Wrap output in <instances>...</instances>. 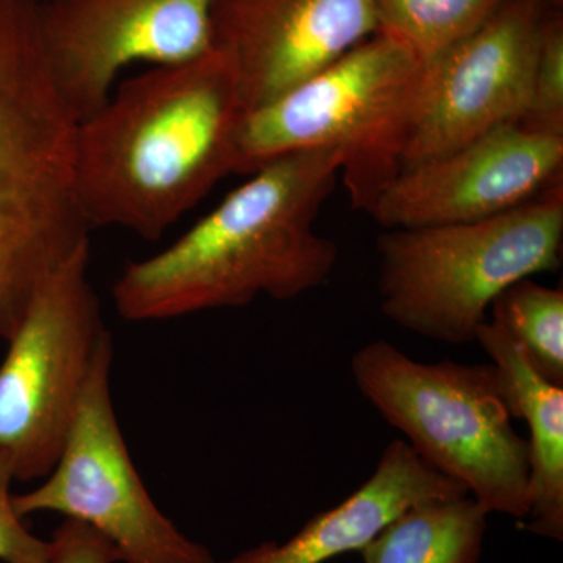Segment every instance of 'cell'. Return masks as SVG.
Instances as JSON below:
<instances>
[{"label": "cell", "instance_id": "cell-1", "mask_svg": "<svg viewBox=\"0 0 563 563\" xmlns=\"http://www.w3.org/2000/svg\"><path fill=\"white\" fill-rule=\"evenodd\" d=\"M244 113L235 74L213 49L114 88L74 135V180L88 225L162 239L233 174Z\"/></svg>", "mask_w": 563, "mask_h": 563}, {"label": "cell", "instance_id": "cell-2", "mask_svg": "<svg viewBox=\"0 0 563 563\" xmlns=\"http://www.w3.org/2000/svg\"><path fill=\"white\" fill-rule=\"evenodd\" d=\"M340 163L336 152L303 151L263 165L176 242L124 266L111 290L118 313L165 321L261 296L291 301L320 288L339 247L314 221Z\"/></svg>", "mask_w": 563, "mask_h": 563}, {"label": "cell", "instance_id": "cell-3", "mask_svg": "<svg viewBox=\"0 0 563 563\" xmlns=\"http://www.w3.org/2000/svg\"><path fill=\"white\" fill-rule=\"evenodd\" d=\"M38 0H0V340L91 228L74 180L77 121L41 49Z\"/></svg>", "mask_w": 563, "mask_h": 563}, {"label": "cell", "instance_id": "cell-4", "mask_svg": "<svg viewBox=\"0 0 563 563\" xmlns=\"http://www.w3.org/2000/svg\"><path fill=\"white\" fill-rule=\"evenodd\" d=\"M428 68L409 44L374 32L295 90L244 113L233 174L251 176L295 152H336L352 209L372 213L402 173Z\"/></svg>", "mask_w": 563, "mask_h": 563}, {"label": "cell", "instance_id": "cell-5", "mask_svg": "<svg viewBox=\"0 0 563 563\" xmlns=\"http://www.w3.org/2000/svg\"><path fill=\"white\" fill-rule=\"evenodd\" d=\"M562 242V181L488 220L385 231L376 244L380 309L422 339L472 343L503 291L561 266Z\"/></svg>", "mask_w": 563, "mask_h": 563}, {"label": "cell", "instance_id": "cell-6", "mask_svg": "<svg viewBox=\"0 0 563 563\" xmlns=\"http://www.w3.org/2000/svg\"><path fill=\"white\" fill-rule=\"evenodd\" d=\"M355 387L404 442L488 514L523 521L529 448L492 363L418 362L376 340L351 358Z\"/></svg>", "mask_w": 563, "mask_h": 563}, {"label": "cell", "instance_id": "cell-7", "mask_svg": "<svg viewBox=\"0 0 563 563\" xmlns=\"http://www.w3.org/2000/svg\"><path fill=\"white\" fill-rule=\"evenodd\" d=\"M90 251L84 244L44 282L0 363V451L20 483L54 468L110 335L88 277Z\"/></svg>", "mask_w": 563, "mask_h": 563}, {"label": "cell", "instance_id": "cell-8", "mask_svg": "<svg viewBox=\"0 0 563 563\" xmlns=\"http://www.w3.org/2000/svg\"><path fill=\"white\" fill-rule=\"evenodd\" d=\"M111 333L103 340L60 457L38 487L13 495L21 518L52 512L101 533L121 563H217L158 509L129 453L111 401Z\"/></svg>", "mask_w": 563, "mask_h": 563}, {"label": "cell", "instance_id": "cell-9", "mask_svg": "<svg viewBox=\"0 0 563 563\" xmlns=\"http://www.w3.org/2000/svg\"><path fill=\"white\" fill-rule=\"evenodd\" d=\"M213 0H38L41 49L77 122L102 109L133 63L179 65L211 51Z\"/></svg>", "mask_w": 563, "mask_h": 563}, {"label": "cell", "instance_id": "cell-10", "mask_svg": "<svg viewBox=\"0 0 563 563\" xmlns=\"http://www.w3.org/2000/svg\"><path fill=\"white\" fill-rule=\"evenodd\" d=\"M550 10L548 0H507L468 38L429 63L404 169L523 122Z\"/></svg>", "mask_w": 563, "mask_h": 563}, {"label": "cell", "instance_id": "cell-11", "mask_svg": "<svg viewBox=\"0 0 563 563\" xmlns=\"http://www.w3.org/2000/svg\"><path fill=\"white\" fill-rule=\"evenodd\" d=\"M563 139L504 125L402 169L369 217L385 231L488 220L562 181Z\"/></svg>", "mask_w": 563, "mask_h": 563}, {"label": "cell", "instance_id": "cell-12", "mask_svg": "<svg viewBox=\"0 0 563 563\" xmlns=\"http://www.w3.org/2000/svg\"><path fill=\"white\" fill-rule=\"evenodd\" d=\"M377 31L374 0H213L211 49L235 74L244 110L317 76Z\"/></svg>", "mask_w": 563, "mask_h": 563}, {"label": "cell", "instance_id": "cell-13", "mask_svg": "<svg viewBox=\"0 0 563 563\" xmlns=\"http://www.w3.org/2000/svg\"><path fill=\"white\" fill-rule=\"evenodd\" d=\"M463 495V485L421 461L402 439L393 440L365 484L314 515L291 539L263 542L217 563H325L361 551L409 507Z\"/></svg>", "mask_w": 563, "mask_h": 563}, {"label": "cell", "instance_id": "cell-14", "mask_svg": "<svg viewBox=\"0 0 563 563\" xmlns=\"http://www.w3.org/2000/svg\"><path fill=\"white\" fill-rule=\"evenodd\" d=\"M474 342L490 357L512 417L528 426L529 509L521 528L562 542L563 387L544 379L496 322H483Z\"/></svg>", "mask_w": 563, "mask_h": 563}, {"label": "cell", "instance_id": "cell-15", "mask_svg": "<svg viewBox=\"0 0 563 563\" xmlns=\"http://www.w3.org/2000/svg\"><path fill=\"white\" fill-rule=\"evenodd\" d=\"M487 510L470 495L404 510L363 547V563H479Z\"/></svg>", "mask_w": 563, "mask_h": 563}, {"label": "cell", "instance_id": "cell-16", "mask_svg": "<svg viewBox=\"0 0 563 563\" xmlns=\"http://www.w3.org/2000/svg\"><path fill=\"white\" fill-rule=\"evenodd\" d=\"M507 0H374L377 31L409 44L431 63L468 38Z\"/></svg>", "mask_w": 563, "mask_h": 563}, {"label": "cell", "instance_id": "cell-17", "mask_svg": "<svg viewBox=\"0 0 563 563\" xmlns=\"http://www.w3.org/2000/svg\"><path fill=\"white\" fill-rule=\"evenodd\" d=\"M493 322L509 333L544 379L563 387V291L528 279L498 296Z\"/></svg>", "mask_w": 563, "mask_h": 563}, {"label": "cell", "instance_id": "cell-18", "mask_svg": "<svg viewBox=\"0 0 563 563\" xmlns=\"http://www.w3.org/2000/svg\"><path fill=\"white\" fill-rule=\"evenodd\" d=\"M520 125L563 139V18L551 9L533 77L531 106Z\"/></svg>", "mask_w": 563, "mask_h": 563}, {"label": "cell", "instance_id": "cell-19", "mask_svg": "<svg viewBox=\"0 0 563 563\" xmlns=\"http://www.w3.org/2000/svg\"><path fill=\"white\" fill-rule=\"evenodd\" d=\"M14 483L9 454L0 451V562L49 563L51 543L33 536L13 507Z\"/></svg>", "mask_w": 563, "mask_h": 563}, {"label": "cell", "instance_id": "cell-20", "mask_svg": "<svg viewBox=\"0 0 563 563\" xmlns=\"http://www.w3.org/2000/svg\"><path fill=\"white\" fill-rule=\"evenodd\" d=\"M49 563H121V555L90 526L65 520L49 540Z\"/></svg>", "mask_w": 563, "mask_h": 563}]
</instances>
